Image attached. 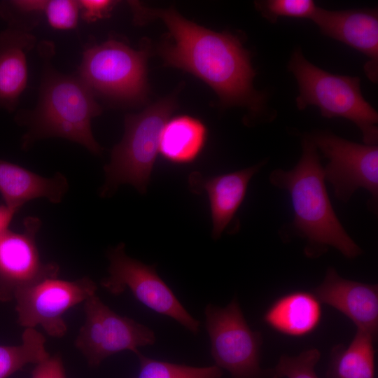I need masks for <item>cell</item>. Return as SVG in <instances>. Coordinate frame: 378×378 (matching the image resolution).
Segmentation results:
<instances>
[{"instance_id":"obj_1","label":"cell","mask_w":378,"mask_h":378,"mask_svg":"<svg viewBox=\"0 0 378 378\" xmlns=\"http://www.w3.org/2000/svg\"><path fill=\"white\" fill-rule=\"evenodd\" d=\"M130 5L138 23L158 18L167 27L170 38L160 48L167 64L204 81L225 106H244L254 115L263 111L265 94L253 88L251 55L238 37L200 26L173 8L152 9L134 1Z\"/></svg>"},{"instance_id":"obj_15","label":"cell","mask_w":378,"mask_h":378,"mask_svg":"<svg viewBox=\"0 0 378 378\" xmlns=\"http://www.w3.org/2000/svg\"><path fill=\"white\" fill-rule=\"evenodd\" d=\"M268 162L263 160L251 167L215 176L192 173L190 186L195 192L208 195L212 220V237L218 239L234 219L243 202L248 183Z\"/></svg>"},{"instance_id":"obj_2","label":"cell","mask_w":378,"mask_h":378,"mask_svg":"<svg viewBox=\"0 0 378 378\" xmlns=\"http://www.w3.org/2000/svg\"><path fill=\"white\" fill-rule=\"evenodd\" d=\"M301 146V157L291 169H276L269 175L273 186L288 192L293 211V220L280 228L279 234L285 240L293 237L305 240L304 253L308 258H318L332 247L346 258H355L363 250L333 209L318 150L307 134Z\"/></svg>"},{"instance_id":"obj_17","label":"cell","mask_w":378,"mask_h":378,"mask_svg":"<svg viewBox=\"0 0 378 378\" xmlns=\"http://www.w3.org/2000/svg\"><path fill=\"white\" fill-rule=\"evenodd\" d=\"M67 189L66 178L59 173L46 178L0 159V194L4 204L15 212L26 202L37 198L59 203Z\"/></svg>"},{"instance_id":"obj_9","label":"cell","mask_w":378,"mask_h":378,"mask_svg":"<svg viewBox=\"0 0 378 378\" xmlns=\"http://www.w3.org/2000/svg\"><path fill=\"white\" fill-rule=\"evenodd\" d=\"M107 257L108 275L101 281L104 288L115 295L129 290L146 307L174 319L192 334H198L200 321L190 315L158 276L155 265H146L127 255L122 243L110 248Z\"/></svg>"},{"instance_id":"obj_13","label":"cell","mask_w":378,"mask_h":378,"mask_svg":"<svg viewBox=\"0 0 378 378\" xmlns=\"http://www.w3.org/2000/svg\"><path fill=\"white\" fill-rule=\"evenodd\" d=\"M312 20L326 36L358 50L369 60L364 65L368 78L378 80V14L377 9L328 10L318 7Z\"/></svg>"},{"instance_id":"obj_18","label":"cell","mask_w":378,"mask_h":378,"mask_svg":"<svg viewBox=\"0 0 378 378\" xmlns=\"http://www.w3.org/2000/svg\"><path fill=\"white\" fill-rule=\"evenodd\" d=\"M321 318V302L313 293L295 291L275 300L264 314L271 328L290 337L312 332Z\"/></svg>"},{"instance_id":"obj_16","label":"cell","mask_w":378,"mask_h":378,"mask_svg":"<svg viewBox=\"0 0 378 378\" xmlns=\"http://www.w3.org/2000/svg\"><path fill=\"white\" fill-rule=\"evenodd\" d=\"M35 38L25 25L9 24L0 33V108L13 111L27 83V53Z\"/></svg>"},{"instance_id":"obj_3","label":"cell","mask_w":378,"mask_h":378,"mask_svg":"<svg viewBox=\"0 0 378 378\" xmlns=\"http://www.w3.org/2000/svg\"><path fill=\"white\" fill-rule=\"evenodd\" d=\"M101 111L94 94L79 77L48 68L36 108L19 119L28 128L23 146L39 139L60 137L98 155L102 148L92 134L91 121Z\"/></svg>"},{"instance_id":"obj_24","label":"cell","mask_w":378,"mask_h":378,"mask_svg":"<svg viewBox=\"0 0 378 378\" xmlns=\"http://www.w3.org/2000/svg\"><path fill=\"white\" fill-rule=\"evenodd\" d=\"M255 4L262 15L272 23L281 17L312 20L318 8L312 0H265Z\"/></svg>"},{"instance_id":"obj_28","label":"cell","mask_w":378,"mask_h":378,"mask_svg":"<svg viewBox=\"0 0 378 378\" xmlns=\"http://www.w3.org/2000/svg\"><path fill=\"white\" fill-rule=\"evenodd\" d=\"M15 213L5 204H0V234L8 229V226Z\"/></svg>"},{"instance_id":"obj_11","label":"cell","mask_w":378,"mask_h":378,"mask_svg":"<svg viewBox=\"0 0 378 378\" xmlns=\"http://www.w3.org/2000/svg\"><path fill=\"white\" fill-rule=\"evenodd\" d=\"M97 286L85 276L74 281L48 278L16 291L13 300L18 323L25 328L40 326L50 337L67 332L64 314L96 293Z\"/></svg>"},{"instance_id":"obj_27","label":"cell","mask_w":378,"mask_h":378,"mask_svg":"<svg viewBox=\"0 0 378 378\" xmlns=\"http://www.w3.org/2000/svg\"><path fill=\"white\" fill-rule=\"evenodd\" d=\"M31 378H66L60 356L59 355L49 356L36 364Z\"/></svg>"},{"instance_id":"obj_25","label":"cell","mask_w":378,"mask_h":378,"mask_svg":"<svg viewBox=\"0 0 378 378\" xmlns=\"http://www.w3.org/2000/svg\"><path fill=\"white\" fill-rule=\"evenodd\" d=\"M79 10L78 1L52 0L46 1L43 13L53 28L70 29L77 24Z\"/></svg>"},{"instance_id":"obj_20","label":"cell","mask_w":378,"mask_h":378,"mask_svg":"<svg viewBox=\"0 0 378 378\" xmlns=\"http://www.w3.org/2000/svg\"><path fill=\"white\" fill-rule=\"evenodd\" d=\"M374 341L370 334L357 330L347 347L335 346L331 354L329 378H375Z\"/></svg>"},{"instance_id":"obj_26","label":"cell","mask_w":378,"mask_h":378,"mask_svg":"<svg viewBox=\"0 0 378 378\" xmlns=\"http://www.w3.org/2000/svg\"><path fill=\"white\" fill-rule=\"evenodd\" d=\"M115 1L110 0H81L78 1L82 18L87 22H94L107 17L115 5Z\"/></svg>"},{"instance_id":"obj_6","label":"cell","mask_w":378,"mask_h":378,"mask_svg":"<svg viewBox=\"0 0 378 378\" xmlns=\"http://www.w3.org/2000/svg\"><path fill=\"white\" fill-rule=\"evenodd\" d=\"M146 48L136 50L109 39L85 48L79 78L94 94L123 102L142 99L146 92Z\"/></svg>"},{"instance_id":"obj_19","label":"cell","mask_w":378,"mask_h":378,"mask_svg":"<svg viewBox=\"0 0 378 378\" xmlns=\"http://www.w3.org/2000/svg\"><path fill=\"white\" fill-rule=\"evenodd\" d=\"M207 130L198 119L179 115L168 120L161 133L159 153L169 162L187 164L201 153Z\"/></svg>"},{"instance_id":"obj_4","label":"cell","mask_w":378,"mask_h":378,"mask_svg":"<svg viewBox=\"0 0 378 378\" xmlns=\"http://www.w3.org/2000/svg\"><path fill=\"white\" fill-rule=\"evenodd\" d=\"M288 66L298 85V109L312 105L318 107L325 118H346L360 130L364 144L377 145L378 113L363 97L360 78L332 74L318 68L299 48L293 52Z\"/></svg>"},{"instance_id":"obj_12","label":"cell","mask_w":378,"mask_h":378,"mask_svg":"<svg viewBox=\"0 0 378 378\" xmlns=\"http://www.w3.org/2000/svg\"><path fill=\"white\" fill-rule=\"evenodd\" d=\"M23 231L9 229L0 234V300H13L17 290L48 278L57 277L59 266L43 262L36 241L41 225L36 217H27Z\"/></svg>"},{"instance_id":"obj_8","label":"cell","mask_w":378,"mask_h":378,"mask_svg":"<svg viewBox=\"0 0 378 378\" xmlns=\"http://www.w3.org/2000/svg\"><path fill=\"white\" fill-rule=\"evenodd\" d=\"M307 135L328 160L323 173L325 181L332 185L335 197L346 203L357 190L365 189L370 194L368 209L377 214V145L358 144L326 130L314 131Z\"/></svg>"},{"instance_id":"obj_21","label":"cell","mask_w":378,"mask_h":378,"mask_svg":"<svg viewBox=\"0 0 378 378\" xmlns=\"http://www.w3.org/2000/svg\"><path fill=\"white\" fill-rule=\"evenodd\" d=\"M44 336L35 328H25L20 344L0 345V378L9 376L27 364H37L50 356Z\"/></svg>"},{"instance_id":"obj_14","label":"cell","mask_w":378,"mask_h":378,"mask_svg":"<svg viewBox=\"0 0 378 378\" xmlns=\"http://www.w3.org/2000/svg\"><path fill=\"white\" fill-rule=\"evenodd\" d=\"M313 293L320 301L336 309L374 339L378 331V286L346 279L332 267Z\"/></svg>"},{"instance_id":"obj_7","label":"cell","mask_w":378,"mask_h":378,"mask_svg":"<svg viewBox=\"0 0 378 378\" xmlns=\"http://www.w3.org/2000/svg\"><path fill=\"white\" fill-rule=\"evenodd\" d=\"M204 316L216 366L232 378H270V370L260 366L262 336L250 328L236 298L224 307L207 304Z\"/></svg>"},{"instance_id":"obj_5","label":"cell","mask_w":378,"mask_h":378,"mask_svg":"<svg viewBox=\"0 0 378 378\" xmlns=\"http://www.w3.org/2000/svg\"><path fill=\"white\" fill-rule=\"evenodd\" d=\"M174 108V99L168 97L125 117L123 137L112 149L110 162L104 167L102 196H108L124 183L146 192L159 153L162 131Z\"/></svg>"},{"instance_id":"obj_10","label":"cell","mask_w":378,"mask_h":378,"mask_svg":"<svg viewBox=\"0 0 378 378\" xmlns=\"http://www.w3.org/2000/svg\"><path fill=\"white\" fill-rule=\"evenodd\" d=\"M85 322L75 340L76 347L91 366H98L115 354L156 342L154 331L134 319L122 316L106 305L96 293L84 301Z\"/></svg>"},{"instance_id":"obj_23","label":"cell","mask_w":378,"mask_h":378,"mask_svg":"<svg viewBox=\"0 0 378 378\" xmlns=\"http://www.w3.org/2000/svg\"><path fill=\"white\" fill-rule=\"evenodd\" d=\"M321 353L316 349L302 351L295 356L283 355L270 378H318L315 367L320 360Z\"/></svg>"},{"instance_id":"obj_22","label":"cell","mask_w":378,"mask_h":378,"mask_svg":"<svg viewBox=\"0 0 378 378\" xmlns=\"http://www.w3.org/2000/svg\"><path fill=\"white\" fill-rule=\"evenodd\" d=\"M136 356L140 367L137 378H221L223 375V370L216 365L199 368L154 360L140 352Z\"/></svg>"}]
</instances>
